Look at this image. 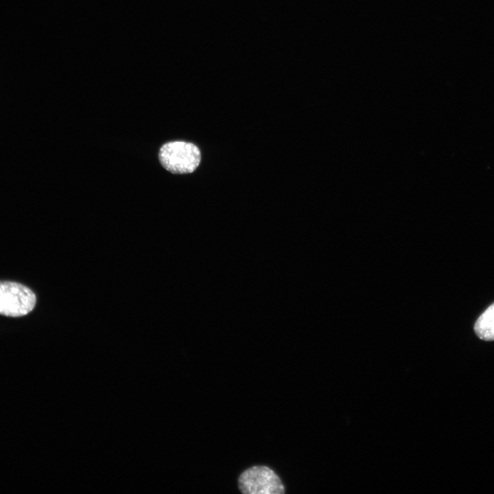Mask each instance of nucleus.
Wrapping results in <instances>:
<instances>
[{
  "mask_svg": "<svg viewBox=\"0 0 494 494\" xmlns=\"http://www.w3.org/2000/svg\"><path fill=\"white\" fill-rule=\"evenodd\" d=\"M237 488L243 494H284L285 485L272 468L255 464L244 469L238 475Z\"/></svg>",
  "mask_w": 494,
  "mask_h": 494,
  "instance_id": "obj_1",
  "label": "nucleus"
},
{
  "mask_svg": "<svg viewBox=\"0 0 494 494\" xmlns=\"http://www.w3.org/2000/svg\"><path fill=\"white\" fill-rule=\"evenodd\" d=\"M158 158L162 166L171 173L189 174L198 167L201 154L192 143L171 141L161 146Z\"/></svg>",
  "mask_w": 494,
  "mask_h": 494,
  "instance_id": "obj_2",
  "label": "nucleus"
},
{
  "mask_svg": "<svg viewBox=\"0 0 494 494\" xmlns=\"http://www.w3.org/2000/svg\"><path fill=\"white\" fill-rule=\"evenodd\" d=\"M36 296L27 287L12 281H0V314L20 317L30 313L36 305Z\"/></svg>",
  "mask_w": 494,
  "mask_h": 494,
  "instance_id": "obj_3",
  "label": "nucleus"
},
{
  "mask_svg": "<svg viewBox=\"0 0 494 494\" xmlns=\"http://www.w3.org/2000/svg\"><path fill=\"white\" fill-rule=\"evenodd\" d=\"M474 330L480 339L485 341L494 340V303L478 318Z\"/></svg>",
  "mask_w": 494,
  "mask_h": 494,
  "instance_id": "obj_4",
  "label": "nucleus"
}]
</instances>
